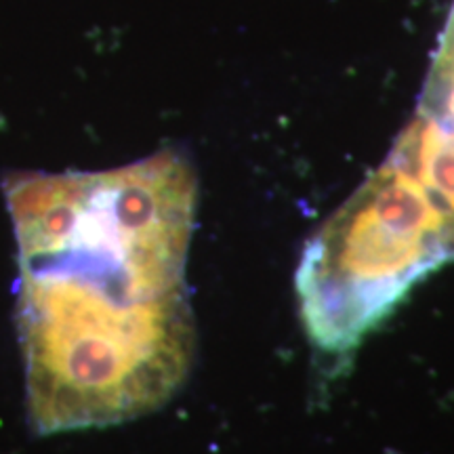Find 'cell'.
<instances>
[{
	"label": "cell",
	"mask_w": 454,
	"mask_h": 454,
	"mask_svg": "<svg viewBox=\"0 0 454 454\" xmlns=\"http://www.w3.org/2000/svg\"><path fill=\"white\" fill-rule=\"evenodd\" d=\"M417 112L454 127V4L431 59Z\"/></svg>",
	"instance_id": "2"
},
{
	"label": "cell",
	"mask_w": 454,
	"mask_h": 454,
	"mask_svg": "<svg viewBox=\"0 0 454 454\" xmlns=\"http://www.w3.org/2000/svg\"><path fill=\"white\" fill-rule=\"evenodd\" d=\"M17 242V337L41 435L158 411L196 356L185 263L198 200L175 150L112 170L3 179Z\"/></svg>",
	"instance_id": "1"
}]
</instances>
